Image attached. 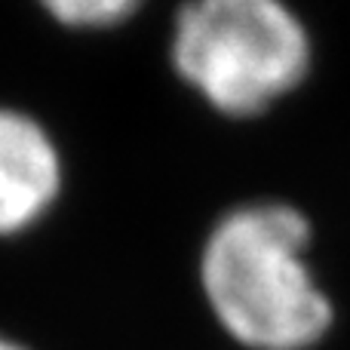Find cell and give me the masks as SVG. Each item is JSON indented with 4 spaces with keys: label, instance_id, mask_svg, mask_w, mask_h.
<instances>
[{
    "label": "cell",
    "instance_id": "1",
    "mask_svg": "<svg viewBox=\"0 0 350 350\" xmlns=\"http://www.w3.org/2000/svg\"><path fill=\"white\" fill-rule=\"evenodd\" d=\"M310 224L283 203L243 206L203 249V289L221 326L252 350H308L332 326V301L304 249Z\"/></svg>",
    "mask_w": 350,
    "mask_h": 350
},
{
    "label": "cell",
    "instance_id": "2",
    "mask_svg": "<svg viewBox=\"0 0 350 350\" xmlns=\"http://www.w3.org/2000/svg\"><path fill=\"white\" fill-rule=\"evenodd\" d=\"M172 65L212 108L246 117L308 77L310 37L283 0H187Z\"/></svg>",
    "mask_w": 350,
    "mask_h": 350
},
{
    "label": "cell",
    "instance_id": "3",
    "mask_svg": "<svg viewBox=\"0 0 350 350\" xmlns=\"http://www.w3.org/2000/svg\"><path fill=\"white\" fill-rule=\"evenodd\" d=\"M62 185L59 154L31 117L0 111V234L34 224Z\"/></svg>",
    "mask_w": 350,
    "mask_h": 350
},
{
    "label": "cell",
    "instance_id": "4",
    "mask_svg": "<svg viewBox=\"0 0 350 350\" xmlns=\"http://www.w3.org/2000/svg\"><path fill=\"white\" fill-rule=\"evenodd\" d=\"M49 16L74 28H102L126 18L142 0H40Z\"/></svg>",
    "mask_w": 350,
    "mask_h": 350
},
{
    "label": "cell",
    "instance_id": "5",
    "mask_svg": "<svg viewBox=\"0 0 350 350\" xmlns=\"http://www.w3.org/2000/svg\"><path fill=\"white\" fill-rule=\"evenodd\" d=\"M0 350H22V347H18V345H12L10 338H0Z\"/></svg>",
    "mask_w": 350,
    "mask_h": 350
}]
</instances>
